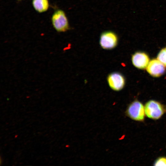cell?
Segmentation results:
<instances>
[{
  "instance_id": "cell-1",
  "label": "cell",
  "mask_w": 166,
  "mask_h": 166,
  "mask_svg": "<svg viewBox=\"0 0 166 166\" xmlns=\"http://www.w3.org/2000/svg\"><path fill=\"white\" fill-rule=\"evenodd\" d=\"M145 114L148 117L154 120L159 119L166 111L165 107L154 100L148 101L144 106Z\"/></svg>"
},
{
  "instance_id": "cell-2",
  "label": "cell",
  "mask_w": 166,
  "mask_h": 166,
  "mask_svg": "<svg viewBox=\"0 0 166 166\" xmlns=\"http://www.w3.org/2000/svg\"><path fill=\"white\" fill-rule=\"evenodd\" d=\"M125 114L131 119L138 121H142L145 116L144 107L140 101H135L128 106Z\"/></svg>"
},
{
  "instance_id": "cell-3",
  "label": "cell",
  "mask_w": 166,
  "mask_h": 166,
  "mask_svg": "<svg viewBox=\"0 0 166 166\" xmlns=\"http://www.w3.org/2000/svg\"><path fill=\"white\" fill-rule=\"evenodd\" d=\"M51 21L54 29L58 32H64L69 29L67 18L64 12L58 10L52 15Z\"/></svg>"
},
{
  "instance_id": "cell-4",
  "label": "cell",
  "mask_w": 166,
  "mask_h": 166,
  "mask_svg": "<svg viewBox=\"0 0 166 166\" xmlns=\"http://www.w3.org/2000/svg\"><path fill=\"white\" fill-rule=\"evenodd\" d=\"M118 37L114 33L111 31L104 32L101 35L100 44L103 49H111L117 45Z\"/></svg>"
},
{
  "instance_id": "cell-5",
  "label": "cell",
  "mask_w": 166,
  "mask_h": 166,
  "mask_svg": "<svg viewBox=\"0 0 166 166\" xmlns=\"http://www.w3.org/2000/svg\"><path fill=\"white\" fill-rule=\"evenodd\" d=\"M107 81L110 88L115 91L121 90L125 84L124 76L120 73L117 72L109 74L107 77Z\"/></svg>"
},
{
  "instance_id": "cell-6",
  "label": "cell",
  "mask_w": 166,
  "mask_h": 166,
  "mask_svg": "<svg viewBox=\"0 0 166 166\" xmlns=\"http://www.w3.org/2000/svg\"><path fill=\"white\" fill-rule=\"evenodd\" d=\"M146 69L148 73L154 77L161 76L165 70V66L157 59H153L150 61Z\"/></svg>"
},
{
  "instance_id": "cell-7",
  "label": "cell",
  "mask_w": 166,
  "mask_h": 166,
  "mask_svg": "<svg viewBox=\"0 0 166 166\" xmlns=\"http://www.w3.org/2000/svg\"><path fill=\"white\" fill-rule=\"evenodd\" d=\"M132 61L135 67L141 69L146 68L150 61L148 56L141 52L135 53L132 57Z\"/></svg>"
},
{
  "instance_id": "cell-8",
  "label": "cell",
  "mask_w": 166,
  "mask_h": 166,
  "mask_svg": "<svg viewBox=\"0 0 166 166\" xmlns=\"http://www.w3.org/2000/svg\"><path fill=\"white\" fill-rule=\"evenodd\" d=\"M32 5L35 10L39 13L46 11L49 6L48 0H32Z\"/></svg>"
},
{
  "instance_id": "cell-9",
  "label": "cell",
  "mask_w": 166,
  "mask_h": 166,
  "mask_svg": "<svg viewBox=\"0 0 166 166\" xmlns=\"http://www.w3.org/2000/svg\"><path fill=\"white\" fill-rule=\"evenodd\" d=\"M157 59L166 66V48L161 50L158 55Z\"/></svg>"
},
{
  "instance_id": "cell-10",
  "label": "cell",
  "mask_w": 166,
  "mask_h": 166,
  "mask_svg": "<svg viewBox=\"0 0 166 166\" xmlns=\"http://www.w3.org/2000/svg\"><path fill=\"white\" fill-rule=\"evenodd\" d=\"M154 165L155 166H166V157H163L158 158L155 161Z\"/></svg>"
},
{
  "instance_id": "cell-11",
  "label": "cell",
  "mask_w": 166,
  "mask_h": 166,
  "mask_svg": "<svg viewBox=\"0 0 166 166\" xmlns=\"http://www.w3.org/2000/svg\"></svg>"
}]
</instances>
